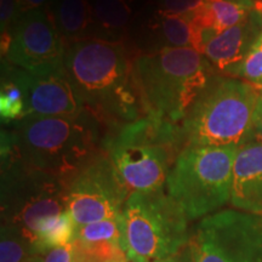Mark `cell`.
<instances>
[{"label":"cell","mask_w":262,"mask_h":262,"mask_svg":"<svg viewBox=\"0 0 262 262\" xmlns=\"http://www.w3.org/2000/svg\"><path fill=\"white\" fill-rule=\"evenodd\" d=\"M101 123L85 111L78 116H27L2 135V158L40 170L67 183L103 149Z\"/></svg>","instance_id":"cell-1"},{"label":"cell","mask_w":262,"mask_h":262,"mask_svg":"<svg viewBox=\"0 0 262 262\" xmlns=\"http://www.w3.org/2000/svg\"><path fill=\"white\" fill-rule=\"evenodd\" d=\"M64 68L81 104L101 124L118 129L141 117L133 62L122 42L101 38L72 42Z\"/></svg>","instance_id":"cell-2"},{"label":"cell","mask_w":262,"mask_h":262,"mask_svg":"<svg viewBox=\"0 0 262 262\" xmlns=\"http://www.w3.org/2000/svg\"><path fill=\"white\" fill-rule=\"evenodd\" d=\"M204 55L191 48H166L133 61V81L143 116L181 124L210 80Z\"/></svg>","instance_id":"cell-3"},{"label":"cell","mask_w":262,"mask_h":262,"mask_svg":"<svg viewBox=\"0 0 262 262\" xmlns=\"http://www.w3.org/2000/svg\"><path fill=\"white\" fill-rule=\"evenodd\" d=\"M103 148L127 191L152 192L165 188L185 139L180 124L142 116L106 137Z\"/></svg>","instance_id":"cell-4"},{"label":"cell","mask_w":262,"mask_h":262,"mask_svg":"<svg viewBox=\"0 0 262 262\" xmlns=\"http://www.w3.org/2000/svg\"><path fill=\"white\" fill-rule=\"evenodd\" d=\"M261 91L233 78L209 80L181 125L186 146H235L250 141Z\"/></svg>","instance_id":"cell-5"},{"label":"cell","mask_w":262,"mask_h":262,"mask_svg":"<svg viewBox=\"0 0 262 262\" xmlns=\"http://www.w3.org/2000/svg\"><path fill=\"white\" fill-rule=\"evenodd\" d=\"M238 147L186 146L166 179V192L188 220L204 219L231 201Z\"/></svg>","instance_id":"cell-6"},{"label":"cell","mask_w":262,"mask_h":262,"mask_svg":"<svg viewBox=\"0 0 262 262\" xmlns=\"http://www.w3.org/2000/svg\"><path fill=\"white\" fill-rule=\"evenodd\" d=\"M122 248L127 255L153 261L178 254L191 239L188 217L165 188L134 192L120 214Z\"/></svg>","instance_id":"cell-7"},{"label":"cell","mask_w":262,"mask_h":262,"mask_svg":"<svg viewBox=\"0 0 262 262\" xmlns=\"http://www.w3.org/2000/svg\"><path fill=\"white\" fill-rule=\"evenodd\" d=\"M64 211L66 186L60 179L2 158V224L17 228L34 248L39 224Z\"/></svg>","instance_id":"cell-8"},{"label":"cell","mask_w":262,"mask_h":262,"mask_svg":"<svg viewBox=\"0 0 262 262\" xmlns=\"http://www.w3.org/2000/svg\"><path fill=\"white\" fill-rule=\"evenodd\" d=\"M188 247L194 262H262V215L229 209L205 216Z\"/></svg>","instance_id":"cell-9"},{"label":"cell","mask_w":262,"mask_h":262,"mask_svg":"<svg viewBox=\"0 0 262 262\" xmlns=\"http://www.w3.org/2000/svg\"><path fill=\"white\" fill-rule=\"evenodd\" d=\"M129 195L104 148L66 183L67 211L77 226L119 217Z\"/></svg>","instance_id":"cell-10"},{"label":"cell","mask_w":262,"mask_h":262,"mask_svg":"<svg viewBox=\"0 0 262 262\" xmlns=\"http://www.w3.org/2000/svg\"><path fill=\"white\" fill-rule=\"evenodd\" d=\"M66 50L67 44L54 17L42 8L19 16L3 56L19 70L42 73L63 67Z\"/></svg>","instance_id":"cell-11"},{"label":"cell","mask_w":262,"mask_h":262,"mask_svg":"<svg viewBox=\"0 0 262 262\" xmlns=\"http://www.w3.org/2000/svg\"><path fill=\"white\" fill-rule=\"evenodd\" d=\"M26 95L27 116H78L85 112L63 67L42 73L12 68Z\"/></svg>","instance_id":"cell-12"},{"label":"cell","mask_w":262,"mask_h":262,"mask_svg":"<svg viewBox=\"0 0 262 262\" xmlns=\"http://www.w3.org/2000/svg\"><path fill=\"white\" fill-rule=\"evenodd\" d=\"M229 203L238 210L262 215V143L248 142L238 148Z\"/></svg>","instance_id":"cell-13"},{"label":"cell","mask_w":262,"mask_h":262,"mask_svg":"<svg viewBox=\"0 0 262 262\" xmlns=\"http://www.w3.org/2000/svg\"><path fill=\"white\" fill-rule=\"evenodd\" d=\"M261 29L257 31L256 24L249 16L234 27L209 38L204 45L203 55L219 71L232 75L235 68L243 62Z\"/></svg>","instance_id":"cell-14"},{"label":"cell","mask_w":262,"mask_h":262,"mask_svg":"<svg viewBox=\"0 0 262 262\" xmlns=\"http://www.w3.org/2000/svg\"><path fill=\"white\" fill-rule=\"evenodd\" d=\"M205 4L193 19L204 32L208 40L247 19L250 14V0H204ZM205 40V42H206Z\"/></svg>","instance_id":"cell-15"},{"label":"cell","mask_w":262,"mask_h":262,"mask_svg":"<svg viewBox=\"0 0 262 262\" xmlns=\"http://www.w3.org/2000/svg\"><path fill=\"white\" fill-rule=\"evenodd\" d=\"M52 17L67 45L90 39L95 24L89 0H58Z\"/></svg>","instance_id":"cell-16"},{"label":"cell","mask_w":262,"mask_h":262,"mask_svg":"<svg viewBox=\"0 0 262 262\" xmlns=\"http://www.w3.org/2000/svg\"><path fill=\"white\" fill-rule=\"evenodd\" d=\"M153 28L166 48H191L203 55L205 34L193 18L158 11Z\"/></svg>","instance_id":"cell-17"},{"label":"cell","mask_w":262,"mask_h":262,"mask_svg":"<svg viewBox=\"0 0 262 262\" xmlns=\"http://www.w3.org/2000/svg\"><path fill=\"white\" fill-rule=\"evenodd\" d=\"M75 229L77 225L68 211L42 220L35 232V256L51 248L74 243Z\"/></svg>","instance_id":"cell-18"},{"label":"cell","mask_w":262,"mask_h":262,"mask_svg":"<svg viewBox=\"0 0 262 262\" xmlns=\"http://www.w3.org/2000/svg\"><path fill=\"white\" fill-rule=\"evenodd\" d=\"M94 24L108 35L120 34L129 25L133 10L130 0H94Z\"/></svg>","instance_id":"cell-19"},{"label":"cell","mask_w":262,"mask_h":262,"mask_svg":"<svg viewBox=\"0 0 262 262\" xmlns=\"http://www.w3.org/2000/svg\"><path fill=\"white\" fill-rule=\"evenodd\" d=\"M0 114L3 120H17L27 117L26 95L21 84L15 77L12 68L3 75L2 93H0Z\"/></svg>","instance_id":"cell-20"},{"label":"cell","mask_w":262,"mask_h":262,"mask_svg":"<svg viewBox=\"0 0 262 262\" xmlns=\"http://www.w3.org/2000/svg\"><path fill=\"white\" fill-rule=\"evenodd\" d=\"M122 241L123 231L120 216L116 219H107V220L91 222V224L79 225L75 229V243H114L122 245Z\"/></svg>","instance_id":"cell-21"},{"label":"cell","mask_w":262,"mask_h":262,"mask_svg":"<svg viewBox=\"0 0 262 262\" xmlns=\"http://www.w3.org/2000/svg\"><path fill=\"white\" fill-rule=\"evenodd\" d=\"M34 256V248L31 241L17 228L2 224L0 262H27Z\"/></svg>","instance_id":"cell-22"},{"label":"cell","mask_w":262,"mask_h":262,"mask_svg":"<svg viewBox=\"0 0 262 262\" xmlns=\"http://www.w3.org/2000/svg\"><path fill=\"white\" fill-rule=\"evenodd\" d=\"M232 75L262 91V29L245 55L243 62L235 68Z\"/></svg>","instance_id":"cell-23"},{"label":"cell","mask_w":262,"mask_h":262,"mask_svg":"<svg viewBox=\"0 0 262 262\" xmlns=\"http://www.w3.org/2000/svg\"><path fill=\"white\" fill-rule=\"evenodd\" d=\"M21 16L17 0H0V25H2V54L9 45L10 34Z\"/></svg>","instance_id":"cell-24"},{"label":"cell","mask_w":262,"mask_h":262,"mask_svg":"<svg viewBox=\"0 0 262 262\" xmlns=\"http://www.w3.org/2000/svg\"><path fill=\"white\" fill-rule=\"evenodd\" d=\"M204 4V0H160L158 11L193 18Z\"/></svg>","instance_id":"cell-25"},{"label":"cell","mask_w":262,"mask_h":262,"mask_svg":"<svg viewBox=\"0 0 262 262\" xmlns=\"http://www.w3.org/2000/svg\"><path fill=\"white\" fill-rule=\"evenodd\" d=\"M39 262H74L77 258L75 243L60 245L37 255Z\"/></svg>","instance_id":"cell-26"},{"label":"cell","mask_w":262,"mask_h":262,"mask_svg":"<svg viewBox=\"0 0 262 262\" xmlns=\"http://www.w3.org/2000/svg\"><path fill=\"white\" fill-rule=\"evenodd\" d=\"M127 260H129V262H194L192 257L191 249H189L188 245L186 248H183L181 251H179L178 254L165 258H159V260L149 261L146 260V258L136 256V255H127Z\"/></svg>","instance_id":"cell-27"},{"label":"cell","mask_w":262,"mask_h":262,"mask_svg":"<svg viewBox=\"0 0 262 262\" xmlns=\"http://www.w3.org/2000/svg\"><path fill=\"white\" fill-rule=\"evenodd\" d=\"M249 142L262 143V94L258 97L256 107H255L253 126H251V135Z\"/></svg>","instance_id":"cell-28"},{"label":"cell","mask_w":262,"mask_h":262,"mask_svg":"<svg viewBox=\"0 0 262 262\" xmlns=\"http://www.w3.org/2000/svg\"><path fill=\"white\" fill-rule=\"evenodd\" d=\"M49 0H17L18 4V9L21 15L26 14V12L33 11V10H38V9H42Z\"/></svg>","instance_id":"cell-29"},{"label":"cell","mask_w":262,"mask_h":262,"mask_svg":"<svg viewBox=\"0 0 262 262\" xmlns=\"http://www.w3.org/2000/svg\"><path fill=\"white\" fill-rule=\"evenodd\" d=\"M27 262H39V260H38V257H37V256H34V257H32L31 260L27 261Z\"/></svg>","instance_id":"cell-30"},{"label":"cell","mask_w":262,"mask_h":262,"mask_svg":"<svg viewBox=\"0 0 262 262\" xmlns=\"http://www.w3.org/2000/svg\"><path fill=\"white\" fill-rule=\"evenodd\" d=\"M74 262H78V261H77V258H75V261H74Z\"/></svg>","instance_id":"cell-31"}]
</instances>
